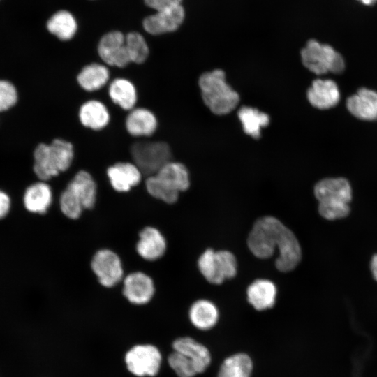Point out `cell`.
I'll list each match as a JSON object with an SVG mask.
<instances>
[{
    "instance_id": "10",
    "label": "cell",
    "mask_w": 377,
    "mask_h": 377,
    "mask_svg": "<svg viewBox=\"0 0 377 377\" xmlns=\"http://www.w3.org/2000/svg\"><path fill=\"white\" fill-rule=\"evenodd\" d=\"M98 53L108 65L125 67L131 62L126 47L125 36L118 31L107 33L101 38Z\"/></svg>"
},
{
    "instance_id": "16",
    "label": "cell",
    "mask_w": 377,
    "mask_h": 377,
    "mask_svg": "<svg viewBox=\"0 0 377 377\" xmlns=\"http://www.w3.org/2000/svg\"><path fill=\"white\" fill-rule=\"evenodd\" d=\"M142 172L132 163H116L107 170L112 187L118 192L129 191L141 181Z\"/></svg>"
},
{
    "instance_id": "2",
    "label": "cell",
    "mask_w": 377,
    "mask_h": 377,
    "mask_svg": "<svg viewBox=\"0 0 377 377\" xmlns=\"http://www.w3.org/2000/svg\"><path fill=\"white\" fill-rule=\"evenodd\" d=\"M314 195L318 201L320 215L330 221L348 216L352 189L349 182L343 177L325 178L314 186Z\"/></svg>"
},
{
    "instance_id": "24",
    "label": "cell",
    "mask_w": 377,
    "mask_h": 377,
    "mask_svg": "<svg viewBox=\"0 0 377 377\" xmlns=\"http://www.w3.org/2000/svg\"><path fill=\"white\" fill-rule=\"evenodd\" d=\"M253 366V360L249 354L235 353L222 361L216 377H251Z\"/></svg>"
},
{
    "instance_id": "18",
    "label": "cell",
    "mask_w": 377,
    "mask_h": 377,
    "mask_svg": "<svg viewBox=\"0 0 377 377\" xmlns=\"http://www.w3.org/2000/svg\"><path fill=\"white\" fill-rule=\"evenodd\" d=\"M136 250L138 253L146 260H158L165 252V239L158 229L147 226L139 234Z\"/></svg>"
},
{
    "instance_id": "35",
    "label": "cell",
    "mask_w": 377,
    "mask_h": 377,
    "mask_svg": "<svg viewBox=\"0 0 377 377\" xmlns=\"http://www.w3.org/2000/svg\"><path fill=\"white\" fill-rule=\"evenodd\" d=\"M146 5L154 10L161 11L181 5L182 0H144Z\"/></svg>"
},
{
    "instance_id": "14",
    "label": "cell",
    "mask_w": 377,
    "mask_h": 377,
    "mask_svg": "<svg viewBox=\"0 0 377 377\" xmlns=\"http://www.w3.org/2000/svg\"><path fill=\"white\" fill-rule=\"evenodd\" d=\"M306 97L314 108L327 110L338 104L340 92L334 81L329 79H316L308 89Z\"/></svg>"
},
{
    "instance_id": "12",
    "label": "cell",
    "mask_w": 377,
    "mask_h": 377,
    "mask_svg": "<svg viewBox=\"0 0 377 377\" xmlns=\"http://www.w3.org/2000/svg\"><path fill=\"white\" fill-rule=\"evenodd\" d=\"M171 346L172 350L184 355L194 364L198 374L205 372L212 363L209 349L193 337H177L173 340Z\"/></svg>"
},
{
    "instance_id": "19",
    "label": "cell",
    "mask_w": 377,
    "mask_h": 377,
    "mask_svg": "<svg viewBox=\"0 0 377 377\" xmlns=\"http://www.w3.org/2000/svg\"><path fill=\"white\" fill-rule=\"evenodd\" d=\"M188 318L195 329L206 332L211 330L217 325L219 311L213 302L201 299L194 302L190 306Z\"/></svg>"
},
{
    "instance_id": "30",
    "label": "cell",
    "mask_w": 377,
    "mask_h": 377,
    "mask_svg": "<svg viewBox=\"0 0 377 377\" xmlns=\"http://www.w3.org/2000/svg\"><path fill=\"white\" fill-rule=\"evenodd\" d=\"M126 47L131 62L143 63L148 57L149 47L144 37L138 32L128 33L125 36Z\"/></svg>"
},
{
    "instance_id": "17",
    "label": "cell",
    "mask_w": 377,
    "mask_h": 377,
    "mask_svg": "<svg viewBox=\"0 0 377 377\" xmlns=\"http://www.w3.org/2000/svg\"><path fill=\"white\" fill-rule=\"evenodd\" d=\"M66 188L80 202L84 209H90L95 205L97 186L88 172H77Z\"/></svg>"
},
{
    "instance_id": "21",
    "label": "cell",
    "mask_w": 377,
    "mask_h": 377,
    "mask_svg": "<svg viewBox=\"0 0 377 377\" xmlns=\"http://www.w3.org/2000/svg\"><path fill=\"white\" fill-rule=\"evenodd\" d=\"M168 188L179 193L190 186L189 174L181 163L170 161L154 175Z\"/></svg>"
},
{
    "instance_id": "34",
    "label": "cell",
    "mask_w": 377,
    "mask_h": 377,
    "mask_svg": "<svg viewBox=\"0 0 377 377\" xmlns=\"http://www.w3.org/2000/svg\"><path fill=\"white\" fill-rule=\"evenodd\" d=\"M17 99V94L15 87L8 81L0 80V112L13 106Z\"/></svg>"
},
{
    "instance_id": "7",
    "label": "cell",
    "mask_w": 377,
    "mask_h": 377,
    "mask_svg": "<svg viewBox=\"0 0 377 377\" xmlns=\"http://www.w3.org/2000/svg\"><path fill=\"white\" fill-rule=\"evenodd\" d=\"M125 367L135 377H155L161 369L163 355L151 343H138L131 347L124 357Z\"/></svg>"
},
{
    "instance_id": "26",
    "label": "cell",
    "mask_w": 377,
    "mask_h": 377,
    "mask_svg": "<svg viewBox=\"0 0 377 377\" xmlns=\"http://www.w3.org/2000/svg\"><path fill=\"white\" fill-rule=\"evenodd\" d=\"M110 72L102 64L93 63L85 66L78 73L77 80L80 86L87 91L102 88L108 81Z\"/></svg>"
},
{
    "instance_id": "20",
    "label": "cell",
    "mask_w": 377,
    "mask_h": 377,
    "mask_svg": "<svg viewBox=\"0 0 377 377\" xmlns=\"http://www.w3.org/2000/svg\"><path fill=\"white\" fill-rule=\"evenodd\" d=\"M276 286L267 279L254 281L246 290L249 303L259 311L272 308L276 303Z\"/></svg>"
},
{
    "instance_id": "36",
    "label": "cell",
    "mask_w": 377,
    "mask_h": 377,
    "mask_svg": "<svg viewBox=\"0 0 377 377\" xmlns=\"http://www.w3.org/2000/svg\"><path fill=\"white\" fill-rule=\"evenodd\" d=\"M10 205L9 196L5 192L0 191V219L7 216L10 209Z\"/></svg>"
},
{
    "instance_id": "6",
    "label": "cell",
    "mask_w": 377,
    "mask_h": 377,
    "mask_svg": "<svg viewBox=\"0 0 377 377\" xmlns=\"http://www.w3.org/2000/svg\"><path fill=\"white\" fill-rule=\"evenodd\" d=\"M133 163L142 175H154L166 163L172 161L170 146L163 141H139L131 147Z\"/></svg>"
},
{
    "instance_id": "25",
    "label": "cell",
    "mask_w": 377,
    "mask_h": 377,
    "mask_svg": "<svg viewBox=\"0 0 377 377\" xmlns=\"http://www.w3.org/2000/svg\"><path fill=\"white\" fill-rule=\"evenodd\" d=\"M81 124L93 130H101L110 121V113L105 105L96 100L84 103L78 113Z\"/></svg>"
},
{
    "instance_id": "4",
    "label": "cell",
    "mask_w": 377,
    "mask_h": 377,
    "mask_svg": "<svg viewBox=\"0 0 377 377\" xmlns=\"http://www.w3.org/2000/svg\"><path fill=\"white\" fill-rule=\"evenodd\" d=\"M198 84L205 104L214 114H228L237 105L239 94L227 83L222 70L202 73Z\"/></svg>"
},
{
    "instance_id": "11",
    "label": "cell",
    "mask_w": 377,
    "mask_h": 377,
    "mask_svg": "<svg viewBox=\"0 0 377 377\" xmlns=\"http://www.w3.org/2000/svg\"><path fill=\"white\" fill-rule=\"evenodd\" d=\"M154 293L152 279L143 272L131 273L124 280L123 295L133 304L144 305L149 303Z\"/></svg>"
},
{
    "instance_id": "37",
    "label": "cell",
    "mask_w": 377,
    "mask_h": 377,
    "mask_svg": "<svg viewBox=\"0 0 377 377\" xmlns=\"http://www.w3.org/2000/svg\"><path fill=\"white\" fill-rule=\"evenodd\" d=\"M371 271L374 279L377 281V254L374 255L371 260Z\"/></svg>"
},
{
    "instance_id": "32",
    "label": "cell",
    "mask_w": 377,
    "mask_h": 377,
    "mask_svg": "<svg viewBox=\"0 0 377 377\" xmlns=\"http://www.w3.org/2000/svg\"><path fill=\"white\" fill-rule=\"evenodd\" d=\"M145 187L152 197L168 204L175 203L179 197L178 193L168 188L155 175L147 178Z\"/></svg>"
},
{
    "instance_id": "31",
    "label": "cell",
    "mask_w": 377,
    "mask_h": 377,
    "mask_svg": "<svg viewBox=\"0 0 377 377\" xmlns=\"http://www.w3.org/2000/svg\"><path fill=\"white\" fill-rule=\"evenodd\" d=\"M167 362L177 377H195L198 374L194 364L179 352L172 350L167 357Z\"/></svg>"
},
{
    "instance_id": "27",
    "label": "cell",
    "mask_w": 377,
    "mask_h": 377,
    "mask_svg": "<svg viewBox=\"0 0 377 377\" xmlns=\"http://www.w3.org/2000/svg\"><path fill=\"white\" fill-rule=\"evenodd\" d=\"M111 100L122 109L132 110L137 102V91L133 84L124 78L114 80L109 87Z\"/></svg>"
},
{
    "instance_id": "33",
    "label": "cell",
    "mask_w": 377,
    "mask_h": 377,
    "mask_svg": "<svg viewBox=\"0 0 377 377\" xmlns=\"http://www.w3.org/2000/svg\"><path fill=\"white\" fill-rule=\"evenodd\" d=\"M59 205L64 215L71 219H78L84 210L80 202L66 188L60 195Z\"/></svg>"
},
{
    "instance_id": "15",
    "label": "cell",
    "mask_w": 377,
    "mask_h": 377,
    "mask_svg": "<svg viewBox=\"0 0 377 377\" xmlns=\"http://www.w3.org/2000/svg\"><path fill=\"white\" fill-rule=\"evenodd\" d=\"M346 108L355 117L364 121L377 119V92L360 88L346 100Z\"/></svg>"
},
{
    "instance_id": "23",
    "label": "cell",
    "mask_w": 377,
    "mask_h": 377,
    "mask_svg": "<svg viewBox=\"0 0 377 377\" xmlns=\"http://www.w3.org/2000/svg\"><path fill=\"white\" fill-rule=\"evenodd\" d=\"M157 119L149 110L138 108L132 109L126 119V128L133 136H149L157 128Z\"/></svg>"
},
{
    "instance_id": "13",
    "label": "cell",
    "mask_w": 377,
    "mask_h": 377,
    "mask_svg": "<svg viewBox=\"0 0 377 377\" xmlns=\"http://www.w3.org/2000/svg\"><path fill=\"white\" fill-rule=\"evenodd\" d=\"M184 15L183 7L178 5L147 17L143 21V27L152 35L172 32L181 25Z\"/></svg>"
},
{
    "instance_id": "1",
    "label": "cell",
    "mask_w": 377,
    "mask_h": 377,
    "mask_svg": "<svg viewBox=\"0 0 377 377\" xmlns=\"http://www.w3.org/2000/svg\"><path fill=\"white\" fill-rule=\"evenodd\" d=\"M247 244L257 258H270L278 249L276 267L281 272L294 269L302 258V250L295 234L278 219L266 216L253 224L248 237Z\"/></svg>"
},
{
    "instance_id": "38",
    "label": "cell",
    "mask_w": 377,
    "mask_h": 377,
    "mask_svg": "<svg viewBox=\"0 0 377 377\" xmlns=\"http://www.w3.org/2000/svg\"><path fill=\"white\" fill-rule=\"evenodd\" d=\"M361 1L362 3L368 6L373 5L377 2V0H358Z\"/></svg>"
},
{
    "instance_id": "5",
    "label": "cell",
    "mask_w": 377,
    "mask_h": 377,
    "mask_svg": "<svg viewBox=\"0 0 377 377\" xmlns=\"http://www.w3.org/2000/svg\"><path fill=\"white\" fill-rule=\"evenodd\" d=\"M303 65L316 75L339 74L345 68L343 57L332 46L310 40L301 50Z\"/></svg>"
},
{
    "instance_id": "9",
    "label": "cell",
    "mask_w": 377,
    "mask_h": 377,
    "mask_svg": "<svg viewBox=\"0 0 377 377\" xmlns=\"http://www.w3.org/2000/svg\"><path fill=\"white\" fill-rule=\"evenodd\" d=\"M91 267L99 283L106 288L117 285L124 275L120 258L113 251L107 249H101L94 254Z\"/></svg>"
},
{
    "instance_id": "28",
    "label": "cell",
    "mask_w": 377,
    "mask_h": 377,
    "mask_svg": "<svg viewBox=\"0 0 377 377\" xmlns=\"http://www.w3.org/2000/svg\"><path fill=\"white\" fill-rule=\"evenodd\" d=\"M238 118L244 133L253 138H258L260 136L261 128L269 123V117L267 114L249 106L240 108L238 111Z\"/></svg>"
},
{
    "instance_id": "8",
    "label": "cell",
    "mask_w": 377,
    "mask_h": 377,
    "mask_svg": "<svg viewBox=\"0 0 377 377\" xmlns=\"http://www.w3.org/2000/svg\"><path fill=\"white\" fill-rule=\"evenodd\" d=\"M198 268L206 280L213 284H221L225 279L237 274V260L235 256L226 250L215 251L207 249L198 261Z\"/></svg>"
},
{
    "instance_id": "22",
    "label": "cell",
    "mask_w": 377,
    "mask_h": 377,
    "mask_svg": "<svg viewBox=\"0 0 377 377\" xmlns=\"http://www.w3.org/2000/svg\"><path fill=\"white\" fill-rule=\"evenodd\" d=\"M52 201L50 186L43 181L34 183L25 191L23 203L27 211L34 214H45Z\"/></svg>"
},
{
    "instance_id": "29",
    "label": "cell",
    "mask_w": 377,
    "mask_h": 377,
    "mask_svg": "<svg viewBox=\"0 0 377 377\" xmlns=\"http://www.w3.org/2000/svg\"><path fill=\"white\" fill-rule=\"evenodd\" d=\"M47 29L61 40L71 39L77 31V22L71 13L60 10L54 13L48 20Z\"/></svg>"
},
{
    "instance_id": "3",
    "label": "cell",
    "mask_w": 377,
    "mask_h": 377,
    "mask_svg": "<svg viewBox=\"0 0 377 377\" xmlns=\"http://www.w3.org/2000/svg\"><path fill=\"white\" fill-rule=\"evenodd\" d=\"M34 156V172L45 182L70 168L74 157L73 146L69 141L57 138L49 145L39 144Z\"/></svg>"
}]
</instances>
